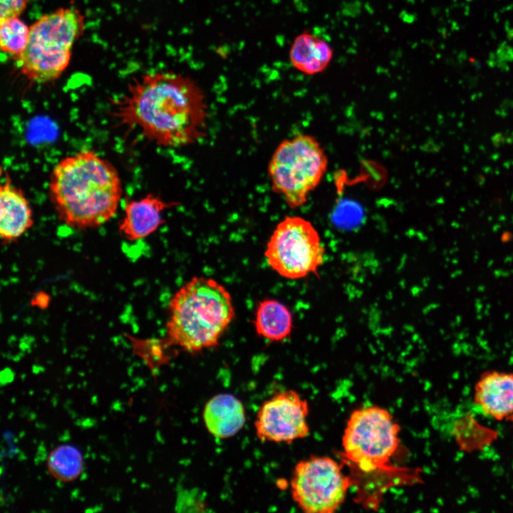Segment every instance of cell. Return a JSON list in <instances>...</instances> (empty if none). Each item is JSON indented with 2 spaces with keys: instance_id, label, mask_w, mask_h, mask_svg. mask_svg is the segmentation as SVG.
Instances as JSON below:
<instances>
[{
  "instance_id": "obj_4",
  "label": "cell",
  "mask_w": 513,
  "mask_h": 513,
  "mask_svg": "<svg viewBox=\"0 0 513 513\" xmlns=\"http://www.w3.org/2000/svg\"><path fill=\"white\" fill-rule=\"evenodd\" d=\"M84 28V16L75 7H61L40 16L30 26L26 46L16 59L17 68L33 83L57 80L68 67Z\"/></svg>"
},
{
  "instance_id": "obj_1",
  "label": "cell",
  "mask_w": 513,
  "mask_h": 513,
  "mask_svg": "<svg viewBox=\"0 0 513 513\" xmlns=\"http://www.w3.org/2000/svg\"><path fill=\"white\" fill-rule=\"evenodd\" d=\"M109 115L127 131L165 147L179 148L205 136L208 106L204 91L191 77L170 71L133 78L110 100Z\"/></svg>"
},
{
  "instance_id": "obj_9",
  "label": "cell",
  "mask_w": 513,
  "mask_h": 513,
  "mask_svg": "<svg viewBox=\"0 0 513 513\" xmlns=\"http://www.w3.org/2000/svg\"><path fill=\"white\" fill-rule=\"evenodd\" d=\"M307 401L295 390L281 391L265 400L254 420L261 442L291 443L309 434Z\"/></svg>"
},
{
  "instance_id": "obj_14",
  "label": "cell",
  "mask_w": 513,
  "mask_h": 513,
  "mask_svg": "<svg viewBox=\"0 0 513 513\" xmlns=\"http://www.w3.org/2000/svg\"><path fill=\"white\" fill-rule=\"evenodd\" d=\"M333 57V50L323 39L309 31L296 36L292 43L289 58L292 65L306 75L323 71Z\"/></svg>"
},
{
  "instance_id": "obj_16",
  "label": "cell",
  "mask_w": 513,
  "mask_h": 513,
  "mask_svg": "<svg viewBox=\"0 0 513 513\" xmlns=\"http://www.w3.org/2000/svg\"><path fill=\"white\" fill-rule=\"evenodd\" d=\"M47 467L50 475L56 480L63 482H73L82 472V454L71 445H61L50 452Z\"/></svg>"
},
{
  "instance_id": "obj_13",
  "label": "cell",
  "mask_w": 513,
  "mask_h": 513,
  "mask_svg": "<svg viewBox=\"0 0 513 513\" xmlns=\"http://www.w3.org/2000/svg\"><path fill=\"white\" fill-rule=\"evenodd\" d=\"M202 419L207 431L214 437L226 439L237 434L246 423L245 408L230 393H219L204 405Z\"/></svg>"
},
{
  "instance_id": "obj_3",
  "label": "cell",
  "mask_w": 513,
  "mask_h": 513,
  "mask_svg": "<svg viewBox=\"0 0 513 513\" xmlns=\"http://www.w3.org/2000/svg\"><path fill=\"white\" fill-rule=\"evenodd\" d=\"M168 308L165 345L193 354L218 346L235 316L229 292L204 276H195L182 286Z\"/></svg>"
},
{
  "instance_id": "obj_11",
  "label": "cell",
  "mask_w": 513,
  "mask_h": 513,
  "mask_svg": "<svg viewBox=\"0 0 513 513\" xmlns=\"http://www.w3.org/2000/svg\"><path fill=\"white\" fill-rule=\"evenodd\" d=\"M473 403L487 418L513 421V373L492 371L480 376L475 386Z\"/></svg>"
},
{
  "instance_id": "obj_19",
  "label": "cell",
  "mask_w": 513,
  "mask_h": 513,
  "mask_svg": "<svg viewBox=\"0 0 513 513\" xmlns=\"http://www.w3.org/2000/svg\"><path fill=\"white\" fill-rule=\"evenodd\" d=\"M29 0H0V19L20 16Z\"/></svg>"
},
{
  "instance_id": "obj_18",
  "label": "cell",
  "mask_w": 513,
  "mask_h": 513,
  "mask_svg": "<svg viewBox=\"0 0 513 513\" xmlns=\"http://www.w3.org/2000/svg\"><path fill=\"white\" fill-rule=\"evenodd\" d=\"M126 337L130 341L133 353L143 359L151 369L157 368L163 362L162 347L166 346L165 341L142 339L131 335H126Z\"/></svg>"
},
{
  "instance_id": "obj_12",
  "label": "cell",
  "mask_w": 513,
  "mask_h": 513,
  "mask_svg": "<svg viewBox=\"0 0 513 513\" xmlns=\"http://www.w3.org/2000/svg\"><path fill=\"white\" fill-rule=\"evenodd\" d=\"M33 224V212L23 191L5 172L0 186V237L9 244L24 235Z\"/></svg>"
},
{
  "instance_id": "obj_10",
  "label": "cell",
  "mask_w": 513,
  "mask_h": 513,
  "mask_svg": "<svg viewBox=\"0 0 513 513\" xmlns=\"http://www.w3.org/2000/svg\"><path fill=\"white\" fill-rule=\"evenodd\" d=\"M177 204V202L165 201L160 195L154 193L128 201L118 224L120 235L129 242L151 235L165 223L164 212Z\"/></svg>"
},
{
  "instance_id": "obj_15",
  "label": "cell",
  "mask_w": 513,
  "mask_h": 513,
  "mask_svg": "<svg viewBox=\"0 0 513 513\" xmlns=\"http://www.w3.org/2000/svg\"><path fill=\"white\" fill-rule=\"evenodd\" d=\"M253 323L259 336L278 342L291 334L293 316L285 304L276 299H266L258 304Z\"/></svg>"
},
{
  "instance_id": "obj_8",
  "label": "cell",
  "mask_w": 513,
  "mask_h": 513,
  "mask_svg": "<svg viewBox=\"0 0 513 513\" xmlns=\"http://www.w3.org/2000/svg\"><path fill=\"white\" fill-rule=\"evenodd\" d=\"M353 484L336 460L311 456L296 465L290 487L293 500L304 512L331 513L343 502Z\"/></svg>"
},
{
  "instance_id": "obj_5",
  "label": "cell",
  "mask_w": 513,
  "mask_h": 513,
  "mask_svg": "<svg viewBox=\"0 0 513 513\" xmlns=\"http://www.w3.org/2000/svg\"><path fill=\"white\" fill-rule=\"evenodd\" d=\"M328 160L317 139L299 134L281 141L268 164L271 189L291 209L304 206L309 195L319 185Z\"/></svg>"
},
{
  "instance_id": "obj_20",
  "label": "cell",
  "mask_w": 513,
  "mask_h": 513,
  "mask_svg": "<svg viewBox=\"0 0 513 513\" xmlns=\"http://www.w3.org/2000/svg\"><path fill=\"white\" fill-rule=\"evenodd\" d=\"M51 298L50 295L44 291H39L34 294L31 299L30 304L34 308L44 310L48 307Z\"/></svg>"
},
{
  "instance_id": "obj_17",
  "label": "cell",
  "mask_w": 513,
  "mask_h": 513,
  "mask_svg": "<svg viewBox=\"0 0 513 513\" xmlns=\"http://www.w3.org/2000/svg\"><path fill=\"white\" fill-rule=\"evenodd\" d=\"M28 26L19 16L0 19V48L16 59L25 49L29 35Z\"/></svg>"
},
{
  "instance_id": "obj_6",
  "label": "cell",
  "mask_w": 513,
  "mask_h": 513,
  "mask_svg": "<svg viewBox=\"0 0 513 513\" xmlns=\"http://www.w3.org/2000/svg\"><path fill=\"white\" fill-rule=\"evenodd\" d=\"M400 425L386 409L368 405L350 415L342 437L343 455L355 471H393L390 460L400 445Z\"/></svg>"
},
{
  "instance_id": "obj_7",
  "label": "cell",
  "mask_w": 513,
  "mask_h": 513,
  "mask_svg": "<svg viewBox=\"0 0 513 513\" xmlns=\"http://www.w3.org/2000/svg\"><path fill=\"white\" fill-rule=\"evenodd\" d=\"M325 248L311 224L299 216H286L278 223L266 244L269 266L280 276L299 279L317 269L324 260Z\"/></svg>"
},
{
  "instance_id": "obj_2",
  "label": "cell",
  "mask_w": 513,
  "mask_h": 513,
  "mask_svg": "<svg viewBox=\"0 0 513 513\" xmlns=\"http://www.w3.org/2000/svg\"><path fill=\"white\" fill-rule=\"evenodd\" d=\"M48 191L59 221L77 230L98 228L109 222L117 214L123 196L115 167L87 149L56 163Z\"/></svg>"
}]
</instances>
